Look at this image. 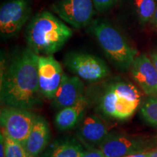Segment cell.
<instances>
[{
    "mask_svg": "<svg viewBox=\"0 0 157 157\" xmlns=\"http://www.w3.org/2000/svg\"><path fill=\"white\" fill-rule=\"evenodd\" d=\"M39 56L26 48L15 53L2 71L1 102L6 106L31 110L40 103Z\"/></svg>",
    "mask_w": 157,
    "mask_h": 157,
    "instance_id": "1",
    "label": "cell"
},
{
    "mask_svg": "<svg viewBox=\"0 0 157 157\" xmlns=\"http://www.w3.org/2000/svg\"><path fill=\"white\" fill-rule=\"evenodd\" d=\"M73 31L51 12L36 13L25 29L28 47L38 56H52L61 50Z\"/></svg>",
    "mask_w": 157,
    "mask_h": 157,
    "instance_id": "2",
    "label": "cell"
},
{
    "mask_svg": "<svg viewBox=\"0 0 157 157\" xmlns=\"http://www.w3.org/2000/svg\"><path fill=\"white\" fill-rule=\"evenodd\" d=\"M141 102V94L133 84L126 82H112L99 100V109L103 114L117 120H125L134 114Z\"/></svg>",
    "mask_w": 157,
    "mask_h": 157,
    "instance_id": "3",
    "label": "cell"
},
{
    "mask_svg": "<svg viewBox=\"0 0 157 157\" xmlns=\"http://www.w3.org/2000/svg\"><path fill=\"white\" fill-rule=\"evenodd\" d=\"M90 30L113 64L121 70L131 68L137 52L117 28L105 21H97Z\"/></svg>",
    "mask_w": 157,
    "mask_h": 157,
    "instance_id": "4",
    "label": "cell"
},
{
    "mask_svg": "<svg viewBox=\"0 0 157 157\" xmlns=\"http://www.w3.org/2000/svg\"><path fill=\"white\" fill-rule=\"evenodd\" d=\"M156 146V139L110 132L98 148L105 157H122L135 153L148 151Z\"/></svg>",
    "mask_w": 157,
    "mask_h": 157,
    "instance_id": "5",
    "label": "cell"
},
{
    "mask_svg": "<svg viewBox=\"0 0 157 157\" xmlns=\"http://www.w3.org/2000/svg\"><path fill=\"white\" fill-rule=\"evenodd\" d=\"M64 63L72 73L88 82L100 81L110 74L105 61L85 52H70L65 58Z\"/></svg>",
    "mask_w": 157,
    "mask_h": 157,
    "instance_id": "6",
    "label": "cell"
},
{
    "mask_svg": "<svg viewBox=\"0 0 157 157\" xmlns=\"http://www.w3.org/2000/svg\"><path fill=\"white\" fill-rule=\"evenodd\" d=\"M36 117V115L28 109L4 107L0 113L1 131L23 145L32 129Z\"/></svg>",
    "mask_w": 157,
    "mask_h": 157,
    "instance_id": "7",
    "label": "cell"
},
{
    "mask_svg": "<svg viewBox=\"0 0 157 157\" xmlns=\"http://www.w3.org/2000/svg\"><path fill=\"white\" fill-rule=\"evenodd\" d=\"M51 10L59 18L75 29L90 25L94 15L93 0H56Z\"/></svg>",
    "mask_w": 157,
    "mask_h": 157,
    "instance_id": "8",
    "label": "cell"
},
{
    "mask_svg": "<svg viewBox=\"0 0 157 157\" xmlns=\"http://www.w3.org/2000/svg\"><path fill=\"white\" fill-rule=\"evenodd\" d=\"M31 6L29 0H10L0 8V32L4 38L18 34L29 19Z\"/></svg>",
    "mask_w": 157,
    "mask_h": 157,
    "instance_id": "9",
    "label": "cell"
},
{
    "mask_svg": "<svg viewBox=\"0 0 157 157\" xmlns=\"http://www.w3.org/2000/svg\"><path fill=\"white\" fill-rule=\"evenodd\" d=\"M38 72L41 94L52 100L64 74L61 65L52 56H39Z\"/></svg>",
    "mask_w": 157,
    "mask_h": 157,
    "instance_id": "10",
    "label": "cell"
},
{
    "mask_svg": "<svg viewBox=\"0 0 157 157\" xmlns=\"http://www.w3.org/2000/svg\"><path fill=\"white\" fill-rule=\"evenodd\" d=\"M109 133L107 122L97 115L90 114L82 119L76 135L79 142L89 149L98 148Z\"/></svg>",
    "mask_w": 157,
    "mask_h": 157,
    "instance_id": "11",
    "label": "cell"
},
{
    "mask_svg": "<svg viewBox=\"0 0 157 157\" xmlns=\"http://www.w3.org/2000/svg\"><path fill=\"white\" fill-rule=\"evenodd\" d=\"M131 74L146 95H157V71L150 57L146 54L136 56L131 66Z\"/></svg>",
    "mask_w": 157,
    "mask_h": 157,
    "instance_id": "12",
    "label": "cell"
},
{
    "mask_svg": "<svg viewBox=\"0 0 157 157\" xmlns=\"http://www.w3.org/2000/svg\"><path fill=\"white\" fill-rule=\"evenodd\" d=\"M84 96V84L81 78L64 74L52 103L56 109L60 110L75 105Z\"/></svg>",
    "mask_w": 157,
    "mask_h": 157,
    "instance_id": "13",
    "label": "cell"
},
{
    "mask_svg": "<svg viewBox=\"0 0 157 157\" xmlns=\"http://www.w3.org/2000/svg\"><path fill=\"white\" fill-rule=\"evenodd\" d=\"M50 139L49 124L44 117L36 116L34 125L23 146L29 157H38L48 146Z\"/></svg>",
    "mask_w": 157,
    "mask_h": 157,
    "instance_id": "14",
    "label": "cell"
},
{
    "mask_svg": "<svg viewBox=\"0 0 157 157\" xmlns=\"http://www.w3.org/2000/svg\"><path fill=\"white\" fill-rule=\"evenodd\" d=\"M87 105V99L84 96L75 105L59 110L55 117L57 128L60 131H68L74 128L82 120Z\"/></svg>",
    "mask_w": 157,
    "mask_h": 157,
    "instance_id": "15",
    "label": "cell"
},
{
    "mask_svg": "<svg viewBox=\"0 0 157 157\" xmlns=\"http://www.w3.org/2000/svg\"><path fill=\"white\" fill-rule=\"evenodd\" d=\"M84 151L81 143L66 138L54 143L41 157H80Z\"/></svg>",
    "mask_w": 157,
    "mask_h": 157,
    "instance_id": "16",
    "label": "cell"
},
{
    "mask_svg": "<svg viewBox=\"0 0 157 157\" xmlns=\"http://www.w3.org/2000/svg\"><path fill=\"white\" fill-rule=\"evenodd\" d=\"M131 10L142 24L150 23L156 8V0H129Z\"/></svg>",
    "mask_w": 157,
    "mask_h": 157,
    "instance_id": "17",
    "label": "cell"
},
{
    "mask_svg": "<svg viewBox=\"0 0 157 157\" xmlns=\"http://www.w3.org/2000/svg\"><path fill=\"white\" fill-rule=\"evenodd\" d=\"M1 133L4 137L5 157H29L22 143L13 140L2 131Z\"/></svg>",
    "mask_w": 157,
    "mask_h": 157,
    "instance_id": "18",
    "label": "cell"
},
{
    "mask_svg": "<svg viewBox=\"0 0 157 157\" xmlns=\"http://www.w3.org/2000/svg\"><path fill=\"white\" fill-rule=\"evenodd\" d=\"M140 113L147 123L157 127V98L151 97L147 99L141 107Z\"/></svg>",
    "mask_w": 157,
    "mask_h": 157,
    "instance_id": "19",
    "label": "cell"
},
{
    "mask_svg": "<svg viewBox=\"0 0 157 157\" xmlns=\"http://www.w3.org/2000/svg\"><path fill=\"white\" fill-rule=\"evenodd\" d=\"M117 2L118 0H93L94 7L100 13H103L111 9Z\"/></svg>",
    "mask_w": 157,
    "mask_h": 157,
    "instance_id": "20",
    "label": "cell"
},
{
    "mask_svg": "<svg viewBox=\"0 0 157 157\" xmlns=\"http://www.w3.org/2000/svg\"><path fill=\"white\" fill-rule=\"evenodd\" d=\"M80 157H105V156L99 148H95L84 151Z\"/></svg>",
    "mask_w": 157,
    "mask_h": 157,
    "instance_id": "21",
    "label": "cell"
},
{
    "mask_svg": "<svg viewBox=\"0 0 157 157\" xmlns=\"http://www.w3.org/2000/svg\"><path fill=\"white\" fill-rule=\"evenodd\" d=\"M149 156H150V154H149V151H148L135 153V154H129L122 157H149Z\"/></svg>",
    "mask_w": 157,
    "mask_h": 157,
    "instance_id": "22",
    "label": "cell"
},
{
    "mask_svg": "<svg viewBox=\"0 0 157 157\" xmlns=\"http://www.w3.org/2000/svg\"><path fill=\"white\" fill-rule=\"evenodd\" d=\"M150 23L153 26V28L157 31V6H156V10H155L154 15H153L152 18L151 20Z\"/></svg>",
    "mask_w": 157,
    "mask_h": 157,
    "instance_id": "23",
    "label": "cell"
},
{
    "mask_svg": "<svg viewBox=\"0 0 157 157\" xmlns=\"http://www.w3.org/2000/svg\"><path fill=\"white\" fill-rule=\"evenodd\" d=\"M0 151H1V156L5 157V144H4V137L3 135L1 133L0 135Z\"/></svg>",
    "mask_w": 157,
    "mask_h": 157,
    "instance_id": "24",
    "label": "cell"
},
{
    "mask_svg": "<svg viewBox=\"0 0 157 157\" xmlns=\"http://www.w3.org/2000/svg\"><path fill=\"white\" fill-rule=\"evenodd\" d=\"M150 58L151 59L153 63H154L155 67H156L157 71V50L153 51L150 55Z\"/></svg>",
    "mask_w": 157,
    "mask_h": 157,
    "instance_id": "25",
    "label": "cell"
},
{
    "mask_svg": "<svg viewBox=\"0 0 157 157\" xmlns=\"http://www.w3.org/2000/svg\"><path fill=\"white\" fill-rule=\"evenodd\" d=\"M150 156L149 157H157V146L151 150L149 151Z\"/></svg>",
    "mask_w": 157,
    "mask_h": 157,
    "instance_id": "26",
    "label": "cell"
}]
</instances>
